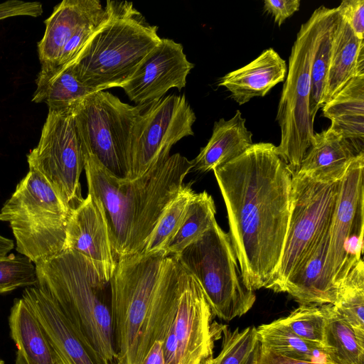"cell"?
Returning a JSON list of instances; mask_svg holds the SVG:
<instances>
[{
	"label": "cell",
	"instance_id": "cell-10",
	"mask_svg": "<svg viewBox=\"0 0 364 364\" xmlns=\"http://www.w3.org/2000/svg\"><path fill=\"white\" fill-rule=\"evenodd\" d=\"M146 106L130 105L104 90L85 97L71 109L83 154L124 178L133 127Z\"/></svg>",
	"mask_w": 364,
	"mask_h": 364
},
{
	"label": "cell",
	"instance_id": "cell-15",
	"mask_svg": "<svg viewBox=\"0 0 364 364\" xmlns=\"http://www.w3.org/2000/svg\"><path fill=\"white\" fill-rule=\"evenodd\" d=\"M193 67L181 43L161 38L121 87L130 100L137 105H148L162 98L173 87L178 90L185 87Z\"/></svg>",
	"mask_w": 364,
	"mask_h": 364
},
{
	"label": "cell",
	"instance_id": "cell-35",
	"mask_svg": "<svg viewBox=\"0 0 364 364\" xmlns=\"http://www.w3.org/2000/svg\"><path fill=\"white\" fill-rule=\"evenodd\" d=\"M37 283L36 265L28 258L14 254L0 257V294Z\"/></svg>",
	"mask_w": 364,
	"mask_h": 364
},
{
	"label": "cell",
	"instance_id": "cell-32",
	"mask_svg": "<svg viewBox=\"0 0 364 364\" xmlns=\"http://www.w3.org/2000/svg\"><path fill=\"white\" fill-rule=\"evenodd\" d=\"M337 11L333 8L321 31L311 68L309 114L313 121L323 106L326 81L330 63L331 44Z\"/></svg>",
	"mask_w": 364,
	"mask_h": 364
},
{
	"label": "cell",
	"instance_id": "cell-9",
	"mask_svg": "<svg viewBox=\"0 0 364 364\" xmlns=\"http://www.w3.org/2000/svg\"><path fill=\"white\" fill-rule=\"evenodd\" d=\"M340 181L292 176L287 236L278 268L265 289L284 292L287 281L309 260L330 229Z\"/></svg>",
	"mask_w": 364,
	"mask_h": 364
},
{
	"label": "cell",
	"instance_id": "cell-2",
	"mask_svg": "<svg viewBox=\"0 0 364 364\" xmlns=\"http://www.w3.org/2000/svg\"><path fill=\"white\" fill-rule=\"evenodd\" d=\"M83 155L88 194L103 213L117 260L142 252L193 161L176 153L131 180L117 177L93 155Z\"/></svg>",
	"mask_w": 364,
	"mask_h": 364
},
{
	"label": "cell",
	"instance_id": "cell-41",
	"mask_svg": "<svg viewBox=\"0 0 364 364\" xmlns=\"http://www.w3.org/2000/svg\"><path fill=\"white\" fill-rule=\"evenodd\" d=\"M14 247V241L0 235V257L7 254Z\"/></svg>",
	"mask_w": 364,
	"mask_h": 364
},
{
	"label": "cell",
	"instance_id": "cell-31",
	"mask_svg": "<svg viewBox=\"0 0 364 364\" xmlns=\"http://www.w3.org/2000/svg\"><path fill=\"white\" fill-rule=\"evenodd\" d=\"M364 342V264L361 259L340 285L333 304Z\"/></svg>",
	"mask_w": 364,
	"mask_h": 364
},
{
	"label": "cell",
	"instance_id": "cell-39",
	"mask_svg": "<svg viewBox=\"0 0 364 364\" xmlns=\"http://www.w3.org/2000/svg\"><path fill=\"white\" fill-rule=\"evenodd\" d=\"M260 343V342H259ZM257 364H333L331 363H318L292 359L277 353L269 348L262 345L259 346V354Z\"/></svg>",
	"mask_w": 364,
	"mask_h": 364
},
{
	"label": "cell",
	"instance_id": "cell-6",
	"mask_svg": "<svg viewBox=\"0 0 364 364\" xmlns=\"http://www.w3.org/2000/svg\"><path fill=\"white\" fill-rule=\"evenodd\" d=\"M70 210L38 171L29 169L0 210L16 239V251L34 264L64 250Z\"/></svg>",
	"mask_w": 364,
	"mask_h": 364
},
{
	"label": "cell",
	"instance_id": "cell-20",
	"mask_svg": "<svg viewBox=\"0 0 364 364\" xmlns=\"http://www.w3.org/2000/svg\"><path fill=\"white\" fill-rule=\"evenodd\" d=\"M287 73L286 61L273 48H268L247 65L227 73L218 85L225 87L242 105L253 97H264L284 80Z\"/></svg>",
	"mask_w": 364,
	"mask_h": 364
},
{
	"label": "cell",
	"instance_id": "cell-29",
	"mask_svg": "<svg viewBox=\"0 0 364 364\" xmlns=\"http://www.w3.org/2000/svg\"><path fill=\"white\" fill-rule=\"evenodd\" d=\"M215 213L212 196L205 191L196 193L181 227L166 247L164 256L178 255L198 239L216 221Z\"/></svg>",
	"mask_w": 364,
	"mask_h": 364
},
{
	"label": "cell",
	"instance_id": "cell-25",
	"mask_svg": "<svg viewBox=\"0 0 364 364\" xmlns=\"http://www.w3.org/2000/svg\"><path fill=\"white\" fill-rule=\"evenodd\" d=\"M36 83L32 101L46 103L48 110H71L96 92L78 79L72 62L61 66L41 67Z\"/></svg>",
	"mask_w": 364,
	"mask_h": 364
},
{
	"label": "cell",
	"instance_id": "cell-34",
	"mask_svg": "<svg viewBox=\"0 0 364 364\" xmlns=\"http://www.w3.org/2000/svg\"><path fill=\"white\" fill-rule=\"evenodd\" d=\"M222 349L215 358L206 364H242L258 342L255 326H250L240 331L228 326H222Z\"/></svg>",
	"mask_w": 364,
	"mask_h": 364
},
{
	"label": "cell",
	"instance_id": "cell-1",
	"mask_svg": "<svg viewBox=\"0 0 364 364\" xmlns=\"http://www.w3.org/2000/svg\"><path fill=\"white\" fill-rule=\"evenodd\" d=\"M213 171L244 283L253 291L266 288L278 268L287 236L293 173L269 142L253 143Z\"/></svg>",
	"mask_w": 364,
	"mask_h": 364
},
{
	"label": "cell",
	"instance_id": "cell-30",
	"mask_svg": "<svg viewBox=\"0 0 364 364\" xmlns=\"http://www.w3.org/2000/svg\"><path fill=\"white\" fill-rule=\"evenodd\" d=\"M196 193L191 187V183L183 185L178 194L164 210L143 253L161 254L164 256L166 248L181 227Z\"/></svg>",
	"mask_w": 364,
	"mask_h": 364
},
{
	"label": "cell",
	"instance_id": "cell-12",
	"mask_svg": "<svg viewBox=\"0 0 364 364\" xmlns=\"http://www.w3.org/2000/svg\"><path fill=\"white\" fill-rule=\"evenodd\" d=\"M196 119L185 95H169L146 105L133 127L124 178L135 179L166 160L176 142L194 134Z\"/></svg>",
	"mask_w": 364,
	"mask_h": 364
},
{
	"label": "cell",
	"instance_id": "cell-24",
	"mask_svg": "<svg viewBox=\"0 0 364 364\" xmlns=\"http://www.w3.org/2000/svg\"><path fill=\"white\" fill-rule=\"evenodd\" d=\"M245 122L239 109L231 119L215 122L209 141L192 160V168L200 173L213 171L245 151L253 144Z\"/></svg>",
	"mask_w": 364,
	"mask_h": 364
},
{
	"label": "cell",
	"instance_id": "cell-11",
	"mask_svg": "<svg viewBox=\"0 0 364 364\" xmlns=\"http://www.w3.org/2000/svg\"><path fill=\"white\" fill-rule=\"evenodd\" d=\"M364 152L349 164L340 181L339 193L330 227L324 264L326 284L337 297L338 288L362 259L364 230Z\"/></svg>",
	"mask_w": 364,
	"mask_h": 364
},
{
	"label": "cell",
	"instance_id": "cell-23",
	"mask_svg": "<svg viewBox=\"0 0 364 364\" xmlns=\"http://www.w3.org/2000/svg\"><path fill=\"white\" fill-rule=\"evenodd\" d=\"M321 109L329 128L364 152V75L353 77Z\"/></svg>",
	"mask_w": 364,
	"mask_h": 364
},
{
	"label": "cell",
	"instance_id": "cell-40",
	"mask_svg": "<svg viewBox=\"0 0 364 364\" xmlns=\"http://www.w3.org/2000/svg\"><path fill=\"white\" fill-rule=\"evenodd\" d=\"M141 364H166L162 340H155L154 341Z\"/></svg>",
	"mask_w": 364,
	"mask_h": 364
},
{
	"label": "cell",
	"instance_id": "cell-43",
	"mask_svg": "<svg viewBox=\"0 0 364 364\" xmlns=\"http://www.w3.org/2000/svg\"><path fill=\"white\" fill-rule=\"evenodd\" d=\"M0 364H4V361L0 359Z\"/></svg>",
	"mask_w": 364,
	"mask_h": 364
},
{
	"label": "cell",
	"instance_id": "cell-38",
	"mask_svg": "<svg viewBox=\"0 0 364 364\" xmlns=\"http://www.w3.org/2000/svg\"><path fill=\"white\" fill-rule=\"evenodd\" d=\"M299 6V0H265L264 1V11L274 17V22L279 26L297 11Z\"/></svg>",
	"mask_w": 364,
	"mask_h": 364
},
{
	"label": "cell",
	"instance_id": "cell-4",
	"mask_svg": "<svg viewBox=\"0 0 364 364\" xmlns=\"http://www.w3.org/2000/svg\"><path fill=\"white\" fill-rule=\"evenodd\" d=\"M37 287L48 294L89 344L112 364L115 352L109 287L81 254L65 250L35 264Z\"/></svg>",
	"mask_w": 364,
	"mask_h": 364
},
{
	"label": "cell",
	"instance_id": "cell-36",
	"mask_svg": "<svg viewBox=\"0 0 364 364\" xmlns=\"http://www.w3.org/2000/svg\"><path fill=\"white\" fill-rule=\"evenodd\" d=\"M336 9L355 35L364 40V0H343Z\"/></svg>",
	"mask_w": 364,
	"mask_h": 364
},
{
	"label": "cell",
	"instance_id": "cell-5",
	"mask_svg": "<svg viewBox=\"0 0 364 364\" xmlns=\"http://www.w3.org/2000/svg\"><path fill=\"white\" fill-rule=\"evenodd\" d=\"M331 9L321 6L301 26L289 59L276 117L281 129V141L276 149L293 175L299 171L314 135L309 114L311 63Z\"/></svg>",
	"mask_w": 364,
	"mask_h": 364
},
{
	"label": "cell",
	"instance_id": "cell-8",
	"mask_svg": "<svg viewBox=\"0 0 364 364\" xmlns=\"http://www.w3.org/2000/svg\"><path fill=\"white\" fill-rule=\"evenodd\" d=\"M166 257L143 252L120 258L109 280L115 364H136L141 332Z\"/></svg>",
	"mask_w": 364,
	"mask_h": 364
},
{
	"label": "cell",
	"instance_id": "cell-3",
	"mask_svg": "<svg viewBox=\"0 0 364 364\" xmlns=\"http://www.w3.org/2000/svg\"><path fill=\"white\" fill-rule=\"evenodd\" d=\"M106 15L72 61L78 79L96 90L119 87L161 41L132 2L107 1Z\"/></svg>",
	"mask_w": 364,
	"mask_h": 364
},
{
	"label": "cell",
	"instance_id": "cell-22",
	"mask_svg": "<svg viewBox=\"0 0 364 364\" xmlns=\"http://www.w3.org/2000/svg\"><path fill=\"white\" fill-rule=\"evenodd\" d=\"M360 75H364V40H360L338 14L333 32L323 105L353 77Z\"/></svg>",
	"mask_w": 364,
	"mask_h": 364
},
{
	"label": "cell",
	"instance_id": "cell-21",
	"mask_svg": "<svg viewBox=\"0 0 364 364\" xmlns=\"http://www.w3.org/2000/svg\"><path fill=\"white\" fill-rule=\"evenodd\" d=\"M359 154L349 141L328 127L314 133L311 146L296 173L318 181H338Z\"/></svg>",
	"mask_w": 364,
	"mask_h": 364
},
{
	"label": "cell",
	"instance_id": "cell-27",
	"mask_svg": "<svg viewBox=\"0 0 364 364\" xmlns=\"http://www.w3.org/2000/svg\"><path fill=\"white\" fill-rule=\"evenodd\" d=\"M256 330L260 343L282 355L318 363H331L325 347L300 338L279 319L262 324Z\"/></svg>",
	"mask_w": 364,
	"mask_h": 364
},
{
	"label": "cell",
	"instance_id": "cell-37",
	"mask_svg": "<svg viewBox=\"0 0 364 364\" xmlns=\"http://www.w3.org/2000/svg\"><path fill=\"white\" fill-rule=\"evenodd\" d=\"M42 13V4L38 1L9 0L0 4V20L18 16L38 17Z\"/></svg>",
	"mask_w": 364,
	"mask_h": 364
},
{
	"label": "cell",
	"instance_id": "cell-17",
	"mask_svg": "<svg viewBox=\"0 0 364 364\" xmlns=\"http://www.w3.org/2000/svg\"><path fill=\"white\" fill-rule=\"evenodd\" d=\"M57 351L67 364H112L78 333L58 304L37 286L22 295Z\"/></svg>",
	"mask_w": 364,
	"mask_h": 364
},
{
	"label": "cell",
	"instance_id": "cell-16",
	"mask_svg": "<svg viewBox=\"0 0 364 364\" xmlns=\"http://www.w3.org/2000/svg\"><path fill=\"white\" fill-rule=\"evenodd\" d=\"M65 250L83 255L100 277L109 282L117 260L103 213L90 194L70 213L66 228Z\"/></svg>",
	"mask_w": 364,
	"mask_h": 364
},
{
	"label": "cell",
	"instance_id": "cell-13",
	"mask_svg": "<svg viewBox=\"0 0 364 364\" xmlns=\"http://www.w3.org/2000/svg\"><path fill=\"white\" fill-rule=\"evenodd\" d=\"M70 212L83 200L80 176L84 155L71 110H48L39 142L27 155Z\"/></svg>",
	"mask_w": 364,
	"mask_h": 364
},
{
	"label": "cell",
	"instance_id": "cell-7",
	"mask_svg": "<svg viewBox=\"0 0 364 364\" xmlns=\"http://www.w3.org/2000/svg\"><path fill=\"white\" fill-rule=\"evenodd\" d=\"M173 257L198 280L220 319L230 321L252 307L255 294L245 284L230 235L217 221Z\"/></svg>",
	"mask_w": 364,
	"mask_h": 364
},
{
	"label": "cell",
	"instance_id": "cell-26",
	"mask_svg": "<svg viewBox=\"0 0 364 364\" xmlns=\"http://www.w3.org/2000/svg\"><path fill=\"white\" fill-rule=\"evenodd\" d=\"M329 238L330 229L309 260L285 284L284 292L288 293L301 304H333L336 300V296L328 287L323 274Z\"/></svg>",
	"mask_w": 364,
	"mask_h": 364
},
{
	"label": "cell",
	"instance_id": "cell-19",
	"mask_svg": "<svg viewBox=\"0 0 364 364\" xmlns=\"http://www.w3.org/2000/svg\"><path fill=\"white\" fill-rule=\"evenodd\" d=\"M9 323L17 348L16 364H67L23 298L15 299Z\"/></svg>",
	"mask_w": 364,
	"mask_h": 364
},
{
	"label": "cell",
	"instance_id": "cell-18",
	"mask_svg": "<svg viewBox=\"0 0 364 364\" xmlns=\"http://www.w3.org/2000/svg\"><path fill=\"white\" fill-rule=\"evenodd\" d=\"M99 0H63L45 21L46 29L38 43L41 67L55 66L65 45L85 24L102 16Z\"/></svg>",
	"mask_w": 364,
	"mask_h": 364
},
{
	"label": "cell",
	"instance_id": "cell-14",
	"mask_svg": "<svg viewBox=\"0 0 364 364\" xmlns=\"http://www.w3.org/2000/svg\"><path fill=\"white\" fill-rule=\"evenodd\" d=\"M214 316L200 284L184 269L176 308L167 321L176 340L178 364H206L213 358L223 326Z\"/></svg>",
	"mask_w": 364,
	"mask_h": 364
},
{
	"label": "cell",
	"instance_id": "cell-28",
	"mask_svg": "<svg viewBox=\"0 0 364 364\" xmlns=\"http://www.w3.org/2000/svg\"><path fill=\"white\" fill-rule=\"evenodd\" d=\"M326 323L324 346L333 364H364V342L333 304H322Z\"/></svg>",
	"mask_w": 364,
	"mask_h": 364
},
{
	"label": "cell",
	"instance_id": "cell-33",
	"mask_svg": "<svg viewBox=\"0 0 364 364\" xmlns=\"http://www.w3.org/2000/svg\"><path fill=\"white\" fill-rule=\"evenodd\" d=\"M279 319L300 338L325 347L326 319L321 305L301 304L289 315Z\"/></svg>",
	"mask_w": 364,
	"mask_h": 364
},
{
	"label": "cell",
	"instance_id": "cell-42",
	"mask_svg": "<svg viewBox=\"0 0 364 364\" xmlns=\"http://www.w3.org/2000/svg\"><path fill=\"white\" fill-rule=\"evenodd\" d=\"M259 346L260 343L258 340V342L257 343L256 346L250 352V353L249 354V355L247 356V358L245 359L242 364H257L259 354Z\"/></svg>",
	"mask_w": 364,
	"mask_h": 364
}]
</instances>
